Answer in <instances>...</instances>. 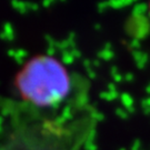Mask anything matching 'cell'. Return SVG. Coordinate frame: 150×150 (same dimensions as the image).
I'll list each match as a JSON object with an SVG mask.
<instances>
[{"label":"cell","mask_w":150,"mask_h":150,"mask_svg":"<svg viewBox=\"0 0 150 150\" xmlns=\"http://www.w3.org/2000/svg\"><path fill=\"white\" fill-rule=\"evenodd\" d=\"M69 70L50 54H36L17 71L15 89L18 97L36 108L57 107L71 91Z\"/></svg>","instance_id":"1"},{"label":"cell","mask_w":150,"mask_h":150,"mask_svg":"<svg viewBox=\"0 0 150 150\" xmlns=\"http://www.w3.org/2000/svg\"><path fill=\"white\" fill-rule=\"evenodd\" d=\"M148 12H149V17H150V4L148 5Z\"/></svg>","instance_id":"2"}]
</instances>
